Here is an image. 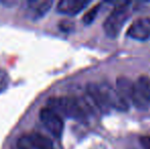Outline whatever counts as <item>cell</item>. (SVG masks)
I'll return each instance as SVG.
<instances>
[{"label":"cell","instance_id":"1","mask_svg":"<svg viewBox=\"0 0 150 149\" xmlns=\"http://www.w3.org/2000/svg\"><path fill=\"white\" fill-rule=\"evenodd\" d=\"M46 106L60 117L62 114L67 117L75 119H83L86 117L87 107L83 99H77L69 96L51 97L48 99Z\"/></svg>","mask_w":150,"mask_h":149},{"label":"cell","instance_id":"2","mask_svg":"<svg viewBox=\"0 0 150 149\" xmlns=\"http://www.w3.org/2000/svg\"><path fill=\"white\" fill-rule=\"evenodd\" d=\"M130 2H117L105 22L103 23V29L108 37L115 38L120 34V30L130 18Z\"/></svg>","mask_w":150,"mask_h":149},{"label":"cell","instance_id":"3","mask_svg":"<svg viewBox=\"0 0 150 149\" xmlns=\"http://www.w3.org/2000/svg\"><path fill=\"white\" fill-rule=\"evenodd\" d=\"M98 88L100 90V93L102 95V98L104 100V103L107 107H112L115 110L119 112H127L129 110V103L120 95V93L111 87L107 83H100L97 84Z\"/></svg>","mask_w":150,"mask_h":149},{"label":"cell","instance_id":"4","mask_svg":"<svg viewBox=\"0 0 150 149\" xmlns=\"http://www.w3.org/2000/svg\"><path fill=\"white\" fill-rule=\"evenodd\" d=\"M18 149H53L52 142L37 132L22 135L18 140Z\"/></svg>","mask_w":150,"mask_h":149},{"label":"cell","instance_id":"5","mask_svg":"<svg viewBox=\"0 0 150 149\" xmlns=\"http://www.w3.org/2000/svg\"><path fill=\"white\" fill-rule=\"evenodd\" d=\"M39 117L45 128L55 137H60L63 132L64 124L62 117L58 115L56 112L48 108L47 106L41 108L39 112Z\"/></svg>","mask_w":150,"mask_h":149},{"label":"cell","instance_id":"6","mask_svg":"<svg viewBox=\"0 0 150 149\" xmlns=\"http://www.w3.org/2000/svg\"><path fill=\"white\" fill-rule=\"evenodd\" d=\"M128 36L139 41L148 39L150 37V18H140L133 22L128 30Z\"/></svg>","mask_w":150,"mask_h":149},{"label":"cell","instance_id":"7","mask_svg":"<svg viewBox=\"0 0 150 149\" xmlns=\"http://www.w3.org/2000/svg\"><path fill=\"white\" fill-rule=\"evenodd\" d=\"M88 4L89 1L85 0H61L57 4V11L67 16H76Z\"/></svg>","mask_w":150,"mask_h":149},{"label":"cell","instance_id":"8","mask_svg":"<svg viewBox=\"0 0 150 149\" xmlns=\"http://www.w3.org/2000/svg\"><path fill=\"white\" fill-rule=\"evenodd\" d=\"M117 91L129 103L132 101L135 93V84L127 77H119L117 79Z\"/></svg>","mask_w":150,"mask_h":149},{"label":"cell","instance_id":"9","mask_svg":"<svg viewBox=\"0 0 150 149\" xmlns=\"http://www.w3.org/2000/svg\"><path fill=\"white\" fill-rule=\"evenodd\" d=\"M52 1H30L29 2V9L31 10V14L34 18H42L45 16L50 8L52 7Z\"/></svg>","mask_w":150,"mask_h":149},{"label":"cell","instance_id":"10","mask_svg":"<svg viewBox=\"0 0 150 149\" xmlns=\"http://www.w3.org/2000/svg\"><path fill=\"white\" fill-rule=\"evenodd\" d=\"M136 87L139 91L142 93V95L145 97V99L150 103V79L148 77H140L138 81L136 82Z\"/></svg>","mask_w":150,"mask_h":149},{"label":"cell","instance_id":"11","mask_svg":"<svg viewBox=\"0 0 150 149\" xmlns=\"http://www.w3.org/2000/svg\"><path fill=\"white\" fill-rule=\"evenodd\" d=\"M99 8H100V4H97L94 7H92L90 10H88L83 16V23L85 25H90L94 22V20L96 18L97 14H98Z\"/></svg>","mask_w":150,"mask_h":149},{"label":"cell","instance_id":"12","mask_svg":"<svg viewBox=\"0 0 150 149\" xmlns=\"http://www.w3.org/2000/svg\"><path fill=\"white\" fill-rule=\"evenodd\" d=\"M9 85V77L4 70L0 68V93L5 91Z\"/></svg>","mask_w":150,"mask_h":149},{"label":"cell","instance_id":"13","mask_svg":"<svg viewBox=\"0 0 150 149\" xmlns=\"http://www.w3.org/2000/svg\"><path fill=\"white\" fill-rule=\"evenodd\" d=\"M139 141H140V144L143 149H150V137L149 136H141Z\"/></svg>","mask_w":150,"mask_h":149}]
</instances>
